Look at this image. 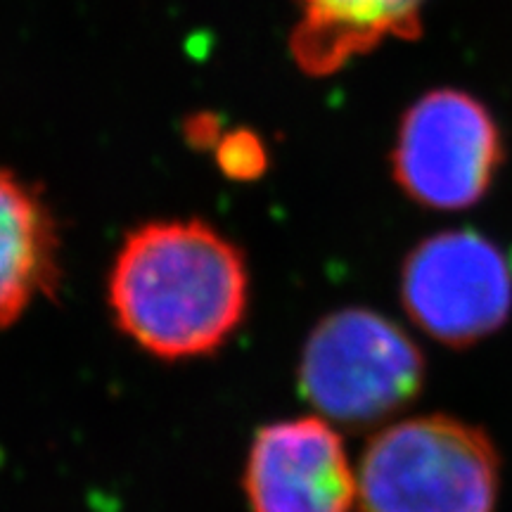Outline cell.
I'll use <instances>...</instances> for the list:
<instances>
[{
	"mask_svg": "<svg viewBox=\"0 0 512 512\" xmlns=\"http://www.w3.org/2000/svg\"><path fill=\"white\" fill-rule=\"evenodd\" d=\"M117 328L159 361L216 354L249 306V268L235 242L197 219L138 226L107 278Z\"/></svg>",
	"mask_w": 512,
	"mask_h": 512,
	"instance_id": "cell-1",
	"label": "cell"
},
{
	"mask_svg": "<svg viewBox=\"0 0 512 512\" xmlns=\"http://www.w3.org/2000/svg\"><path fill=\"white\" fill-rule=\"evenodd\" d=\"M356 472L361 512H496L503 467L482 427L430 413L382 427Z\"/></svg>",
	"mask_w": 512,
	"mask_h": 512,
	"instance_id": "cell-2",
	"label": "cell"
},
{
	"mask_svg": "<svg viewBox=\"0 0 512 512\" xmlns=\"http://www.w3.org/2000/svg\"><path fill=\"white\" fill-rule=\"evenodd\" d=\"M427 361L392 318L363 306L337 309L306 337L297 366L304 401L323 420L368 430L418 399Z\"/></svg>",
	"mask_w": 512,
	"mask_h": 512,
	"instance_id": "cell-3",
	"label": "cell"
},
{
	"mask_svg": "<svg viewBox=\"0 0 512 512\" xmlns=\"http://www.w3.org/2000/svg\"><path fill=\"white\" fill-rule=\"evenodd\" d=\"M401 302L434 342L475 347L508 323L512 264L475 230H446L422 240L403 261Z\"/></svg>",
	"mask_w": 512,
	"mask_h": 512,
	"instance_id": "cell-4",
	"label": "cell"
},
{
	"mask_svg": "<svg viewBox=\"0 0 512 512\" xmlns=\"http://www.w3.org/2000/svg\"><path fill=\"white\" fill-rule=\"evenodd\" d=\"M501 133L475 98L432 91L406 112L394 147V176L422 207L456 211L482 200L501 164Z\"/></svg>",
	"mask_w": 512,
	"mask_h": 512,
	"instance_id": "cell-5",
	"label": "cell"
},
{
	"mask_svg": "<svg viewBox=\"0 0 512 512\" xmlns=\"http://www.w3.org/2000/svg\"><path fill=\"white\" fill-rule=\"evenodd\" d=\"M242 482L249 512H354L358 503L347 446L320 415L261 427Z\"/></svg>",
	"mask_w": 512,
	"mask_h": 512,
	"instance_id": "cell-6",
	"label": "cell"
},
{
	"mask_svg": "<svg viewBox=\"0 0 512 512\" xmlns=\"http://www.w3.org/2000/svg\"><path fill=\"white\" fill-rule=\"evenodd\" d=\"M290 55L306 76H332L392 38H415L427 0H294Z\"/></svg>",
	"mask_w": 512,
	"mask_h": 512,
	"instance_id": "cell-7",
	"label": "cell"
},
{
	"mask_svg": "<svg viewBox=\"0 0 512 512\" xmlns=\"http://www.w3.org/2000/svg\"><path fill=\"white\" fill-rule=\"evenodd\" d=\"M60 283V235L43 195L0 169V330Z\"/></svg>",
	"mask_w": 512,
	"mask_h": 512,
	"instance_id": "cell-8",
	"label": "cell"
},
{
	"mask_svg": "<svg viewBox=\"0 0 512 512\" xmlns=\"http://www.w3.org/2000/svg\"><path fill=\"white\" fill-rule=\"evenodd\" d=\"M216 159L221 171H226L230 178L252 181L266 169V147L254 133L233 131L219 138Z\"/></svg>",
	"mask_w": 512,
	"mask_h": 512,
	"instance_id": "cell-9",
	"label": "cell"
}]
</instances>
